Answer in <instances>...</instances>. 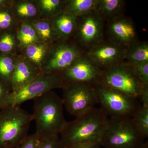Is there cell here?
Wrapping results in <instances>:
<instances>
[{
  "label": "cell",
  "mask_w": 148,
  "mask_h": 148,
  "mask_svg": "<svg viewBox=\"0 0 148 148\" xmlns=\"http://www.w3.org/2000/svg\"><path fill=\"white\" fill-rule=\"evenodd\" d=\"M109 117L101 108H95L73 121L67 122L60 133L63 148L101 145Z\"/></svg>",
  "instance_id": "cell-1"
},
{
  "label": "cell",
  "mask_w": 148,
  "mask_h": 148,
  "mask_svg": "<svg viewBox=\"0 0 148 148\" xmlns=\"http://www.w3.org/2000/svg\"><path fill=\"white\" fill-rule=\"evenodd\" d=\"M34 120L41 139L58 136L67 121L63 113L62 98L53 90L34 99Z\"/></svg>",
  "instance_id": "cell-2"
},
{
  "label": "cell",
  "mask_w": 148,
  "mask_h": 148,
  "mask_svg": "<svg viewBox=\"0 0 148 148\" xmlns=\"http://www.w3.org/2000/svg\"><path fill=\"white\" fill-rule=\"evenodd\" d=\"M33 115L20 106L0 111V148H17L28 137Z\"/></svg>",
  "instance_id": "cell-3"
},
{
  "label": "cell",
  "mask_w": 148,
  "mask_h": 148,
  "mask_svg": "<svg viewBox=\"0 0 148 148\" xmlns=\"http://www.w3.org/2000/svg\"><path fill=\"white\" fill-rule=\"evenodd\" d=\"M101 108L110 118L131 119L142 105L138 99L101 83L95 86Z\"/></svg>",
  "instance_id": "cell-4"
},
{
  "label": "cell",
  "mask_w": 148,
  "mask_h": 148,
  "mask_svg": "<svg viewBox=\"0 0 148 148\" xmlns=\"http://www.w3.org/2000/svg\"><path fill=\"white\" fill-rule=\"evenodd\" d=\"M145 140L135 129L131 118H110L101 146L103 148H143Z\"/></svg>",
  "instance_id": "cell-5"
},
{
  "label": "cell",
  "mask_w": 148,
  "mask_h": 148,
  "mask_svg": "<svg viewBox=\"0 0 148 148\" xmlns=\"http://www.w3.org/2000/svg\"><path fill=\"white\" fill-rule=\"evenodd\" d=\"M64 80L61 74H40L26 85L12 90L0 104V110L10 106H20L22 103L56 88H62Z\"/></svg>",
  "instance_id": "cell-6"
},
{
  "label": "cell",
  "mask_w": 148,
  "mask_h": 148,
  "mask_svg": "<svg viewBox=\"0 0 148 148\" xmlns=\"http://www.w3.org/2000/svg\"><path fill=\"white\" fill-rule=\"evenodd\" d=\"M100 83L137 99L143 86L133 66L123 61L103 70Z\"/></svg>",
  "instance_id": "cell-7"
},
{
  "label": "cell",
  "mask_w": 148,
  "mask_h": 148,
  "mask_svg": "<svg viewBox=\"0 0 148 148\" xmlns=\"http://www.w3.org/2000/svg\"><path fill=\"white\" fill-rule=\"evenodd\" d=\"M63 89V105L76 118L95 108L99 103L95 86L82 83H65Z\"/></svg>",
  "instance_id": "cell-8"
},
{
  "label": "cell",
  "mask_w": 148,
  "mask_h": 148,
  "mask_svg": "<svg viewBox=\"0 0 148 148\" xmlns=\"http://www.w3.org/2000/svg\"><path fill=\"white\" fill-rule=\"evenodd\" d=\"M83 53L82 49L77 43L71 42L69 40H58L51 45L42 73H60Z\"/></svg>",
  "instance_id": "cell-9"
},
{
  "label": "cell",
  "mask_w": 148,
  "mask_h": 148,
  "mask_svg": "<svg viewBox=\"0 0 148 148\" xmlns=\"http://www.w3.org/2000/svg\"><path fill=\"white\" fill-rule=\"evenodd\" d=\"M103 71L83 53L69 68L60 74L65 84H86L95 86L101 82Z\"/></svg>",
  "instance_id": "cell-10"
},
{
  "label": "cell",
  "mask_w": 148,
  "mask_h": 148,
  "mask_svg": "<svg viewBox=\"0 0 148 148\" xmlns=\"http://www.w3.org/2000/svg\"><path fill=\"white\" fill-rule=\"evenodd\" d=\"M103 19L95 11L78 17L74 35L79 45L89 49L102 42Z\"/></svg>",
  "instance_id": "cell-11"
},
{
  "label": "cell",
  "mask_w": 148,
  "mask_h": 148,
  "mask_svg": "<svg viewBox=\"0 0 148 148\" xmlns=\"http://www.w3.org/2000/svg\"><path fill=\"white\" fill-rule=\"evenodd\" d=\"M125 48L110 40L89 48L85 55L99 68L108 69L124 60Z\"/></svg>",
  "instance_id": "cell-12"
},
{
  "label": "cell",
  "mask_w": 148,
  "mask_h": 148,
  "mask_svg": "<svg viewBox=\"0 0 148 148\" xmlns=\"http://www.w3.org/2000/svg\"><path fill=\"white\" fill-rule=\"evenodd\" d=\"M110 19L108 30L111 41L125 48L138 42L137 32L130 19L119 15Z\"/></svg>",
  "instance_id": "cell-13"
},
{
  "label": "cell",
  "mask_w": 148,
  "mask_h": 148,
  "mask_svg": "<svg viewBox=\"0 0 148 148\" xmlns=\"http://www.w3.org/2000/svg\"><path fill=\"white\" fill-rule=\"evenodd\" d=\"M40 74L21 55H17L15 67L11 79V91L28 84Z\"/></svg>",
  "instance_id": "cell-14"
},
{
  "label": "cell",
  "mask_w": 148,
  "mask_h": 148,
  "mask_svg": "<svg viewBox=\"0 0 148 148\" xmlns=\"http://www.w3.org/2000/svg\"><path fill=\"white\" fill-rule=\"evenodd\" d=\"M78 17L63 10L49 19L59 40H69L73 36Z\"/></svg>",
  "instance_id": "cell-15"
},
{
  "label": "cell",
  "mask_w": 148,
  "mask_h": 148,
  "mask_svg": "<svg viewBox=\"0 0 148 148\" xmlns=\"http://www.w3.org/2000/svg\"><path fill=\"white\" fill-rule=\"evenodd\" d=\"M51 45L42 41L38 42L30 45L22 49L20 55L42 73L43 68L47 58Z\"/></svg>",
  "instance_id": "cell-16"
},
{
  "label": "cell",
  "mask_w": 148,
  "mask_h": 148,
  "mask_svg": "<svg viewBox=\"0 0 148 148\" xmlns=\"http://www.w3.org/2000/svg\"><path fill=\"white\" fill-rule=\"evenodd\" d=\"M12 9L18 24L32 22L40 18V12L34 0H13Z\"/></svg>",
  "instance_id": "cell-17"
},
{
  "label": "cell",
  "mask_w": 148,
  "mask_h": 148,
  "mask_svg": "<svg viewBox=\"0 0 148 148\" xmlns=\"http://www.w3.org/2000/svg\"><path fill=\"white\" fill-rule=\"evenodd\" d=\"M16 31L18 49L20 51L30 45L41 41L32 22L18 24Z\"/></svg>",
  "instance_id": "cell-18"
},
{
  "label": "cell",
  "mask_w": 148,
  "mask_h": 148,
  "mask_svg": "<svg viewBox=\"0 0 148 148\" xmlns=\"http://www.w3.org/2000/svg\"><path fill=\"white\" fill-rule=\"evenodd\" d=\"M132 65L148 62V43L137 42L125 49L124 60Z\"/></svg>",
  "instance_id": "cell-19"
},
{
  "label": "cell",
  "mask_w": 148,
  "mask_h": 148,
  "mask_svg": "<svg viewBox=\"0 0 148 148\" xmlns=\"http://www.w3.org/2000/svg\"><path fill=\"white\" fill-rule=\"evenodd\" d=\"M98 0H65L64 10L77 16L95 11Z\"/></svg>",
  "instance_id": "cell-20"
},
{
  "label": "cell",
  "mask_w": 148,
  "mask_h": 148,
  "mask_svg": "<svg viewBox=\"0 0 148 148\" xmlns=\"http://www.w3.org/2000/svg\"><path fill=\"white\" fill-rule=\"evenodd\" d=\"M40 18L50 19L64 10L65 0H34Z\"/></svg>",
  "instance_id": "cell-21"
},
{
  "label": "cell",
  "mask_w": 148,
  "mask_h": 148,
  "mask_svg": "<svg viewBox=\"0 0 148 148\" xmlns=\"http://www.w3.org/2000/svg\"><path fill=\"white\" fill-rule=\"evenodd\" d=\"M41 41L51 45L59 40L49 19L40 18L32 22Z\"/></svg>",
  "instance_id": "cell-22"
},
{
  "label": "cell",
  "mask_w": 148,
  "mask_h": 148,
  "mask_svg": "<svg viewBox=\"0 0 148 148\" xmlns=\"http://www.w3.org/2000/svg\"><path fill=\"white\" fill-rule=\"evenodd\" d=\"M124 1L122 0H98L95 11L104 19H110L119 16L123 8Z\"/></svg>",
  "instance_id": "cell-23"
},
{
  "label": "cell",
  "mask_w": 148,
  "mask_h": 148,
  "mask_svg": "<svg viewBox=\"0 0 148 148\" xmlns=\"http://www.w3.org/2000/svg\"><path fill=\"white\" fill-rule=\"evenodd\" d=\"M17 55L0 53V79L10 86Z\"/></svg>",
  "instance_id": "cell-24"
},
{
  "label": "cell",
  "mask_w": 148,
  "mask_h": 148,
  "mask_svg": "<svg viewBox=\"0 0 148 148\" xmlns=\"http://www.w3.org/2000/svg\"><path fill=\"white\" fill-rule=\"evenodd\" d=\"M16 30L0 32V53L17 55L19 49Z\"/></svg>",
  "instance_id": "cell-25"
},
{
  "label": "cell",
  "mask_w": 148,
  "mask_h": 148,
  "mask_svg": "<svg viewBox=\"0 0 148 148\" xmlns=\"http://www.w3.org/2000/svg\"><path fill=\"white\" fill-rule=\"evenodd\" d=\"M135 129L145 139L148 137V107L141 106L132 118Z\"/></svg>",
  "instance_id": "cell-26"
},
{
  "label": "cell",
  "mask_w": 148,
  "mask_h": 148,
  "mask_svg": "<svg viewBox=\"0 0 148 148\" xmlns=\"http://www.w3.org/2000/svg\"><path fill=\"white\" fill-rule=\"evenodd\" d=\"M11 4L0 8V32L16 30L18 26V24L12 12Z\"/></svg>",
  "instance_id": "cell-27"
},
{
  "label": "cell",
  "mask_w": 148,
  "mask_h": 148,
  "mask_svg": "<svg viewBox=\"0 0 148 148\" xmlns=\"http://www.w3.org/2000/svg\"><path fill=\"white\" fill-rule=\"evenodd\" d=\"M42 139L35 133L29 135L17 148H39Z\"/></svg>",
  "instance_id": "cell-28"
},
{
  "label": "cell",
  "mask_w": 148,
  "mask_h": 148,
  "mask_svg": "<svg viewBox=\"0 0 148 148\" xmlns=\"http://www.w3.org/2000/svg\"><path fill=\"white\" fill-rule=\"evenodd\" d=\"M143 85H148V62L132 65Z\"/></svg>",
  "instance_id": "cell-29"
},
{
  "label": "cell",
  "mask_w": 148,
  "mask_h": 148,
  "mask_svg": "<svg viewBox=\"0 0 148 148\" xmlns=\"http://www.w3.org/2000/svg\"><path fill=\"white\" fill-rule=\"evenodd\" d=\"M39 148H63L58 136L42 139Z\"/></svg>",
  "instance_id": "cell-30"
},
{
  "label": "cell",
  "mask_w": 148,
  "mask_h": 148,
  "mask_svg": "<svg viewBox=\"0 0 148 148\" xmlns=\"http://www.w3.org/2000/svg\"><path fill=\"white\" fill-rule=\"evenodd\" d=\"M11 91L10 86L0 79V104L5 100Z\"/></svg>",
  "instance_id": "cell-31"
},
{
  "label": "cell",
  "mask_w": 148,
  "mask_h": 148,
  "mask_svg": "<svg viewBox=\"0 0 148 148\" xmlns=\"http://www.w3.org/2000/svg\"><path fill=\"white\" fill-rule=\"evenodd\" d=\"M140 98L143 106L148 107V85H143Z\"/></svg>",
  "instance_id": "cell-32"
},
{
  "label": "cell",
  "mask_w": 148,
  "mask_h": 148,
  "mask_svg": "<svg viewBox=\"0 0 148 148\" xmlns=\"http://www.w3.org/2000/svg\"><path fill=\"white\" fill-rule=\"evenodd\" d=\"M13 0H0V8L10 5L12 3Z\"/></svg>",
  "instance_id": "cell-33"
},
{
  "label": "cell",
  "mask_w": 148,
  "mask_h": 148,
  "mask_svg": "<svg viewBox=\"0 0 148 148\" xmlns=\"http://www.w3.org/2000/svg\"><path fill=\"white\" fill-rule=\"evenodd\" d=\"M75 148H103L101 147L100 145H91L89 146H86V147H77Z\"/></svg>",
  "instance_id": "cell-34"
},
{
  "label": "cell",
  "mask_w": 148,
  "mask_h": 148,
  "mask_svg": "<svg viewBox=\"0 0 148 148\" xmlns=\"http://www.w3.org/2000/svg\"><path fill=\"white\" fill-rule=\"evenodd\" d=\"M143 148H148V142H145V145H144V147H143Z\"/></svg>",
  "instance_id": "cell-35"
}]
</instances>
